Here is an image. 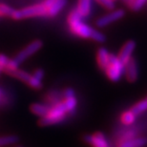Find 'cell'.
<instances>
[{
	"mask_svg": "<svg viewBox=\"0 0 147 147\" xmlns=\"http://www.w3.org/2000/svg\"><path fill=\"white\" fill-rule=\"evenodd\" d=\"M66 108L64 106L62 100H59L55 103L50 105V109L45 116L40 117L39 125L41 126H51L55 125L58 123L64 121V119L67 117Z\"/></svg>",
	"mask_w": 147,
	"mask_h": 147,
	"instance_id": "7a4b0ae2",
	"label": "cell"
},
{
	"mask_svg": "<svg viewBox=\"0 0 147 147\" xmlns=\"http://www.w3.org/2000/svg\"><path fill=\"white\" fill-rule=\"evenodd\" d=\"M47 16V7L42 3L28 6L20 10H14L11 16V18L14 20H21L31 17Z\"/></svg>",
	"mask_w": 147,
	"mask_h": 147,
	"instance_id": "277c9868",
	"label": "cell"
},
{
	"mask_svg": "<svg viewBox=\"0 0 147 147\" xmlns=\"http://www.w3.org/2000/svg\"><path fill=\"white\" fill-rule=\"evenodd\" d=\"M76 10L82 18H87L92 13L93 0H78Z\"/></svg>",
	"mask_w": 147,
	"mask_h": 147,
	"instance_id": "7c38bea8",
	"label": "cell"
},
{
	"mask_svg": "<svg viewBox=\"0 0 147 147\" xmlns=\"http://www.w3.org/2000/svg\"><path fill=\"white\" fill-rule=\"evenodd\" d=\"M14 9L6 4H0V16L11 17Z\"/></svg>",
	"mask_w": 147,
	"mask_h": 147,
	"instance_id": "7402d4cb",
	"label": "cell"
},
{
	"mask_svg": "<svg viewBox=\"0 0 147 147\" xmlns=\"http://www.w3.org/2000/svg\"><path fill=\"white\" fill-rule=\"evenodd\" d=\"M55 1H57V0H44V1H43V4L46 6L47 9H48L49 6L51 5V4H53V3H54Z\"/></svg>",
	"mask_w": 147,
	"mask_h": 147,
	"instance_id": "4316f807",
	"label": "cell"
},
{
	"mask_svg": "<svg viewBox=\"0 0 147 147\" xmlns=\"http://www.w3.org/2000/svg\"><path fill=\"white\" fill-rule=\"evenodd\" d=\"M147 144V139L144 137H131L122 139L117 147H144Z\"/></svg>",
	"mask_w": 147,
	"mask_h": 147,
	"instance_id": "8fae6325",
	"label": "cell"
},
{
	"mask_svg": "<svg viewBox=\"0 0 147 147\" xmlns=\"http://www.w3.org/2000/svg\"><path fill=\"white\" fill-rule=\"evenodd\" d=\"M136 119H137V115L131 109L124 111L120 115V121L124 125H132L133 123H135Z\"/></svg>",
	"mask_w": 147,
	"mask_h": 147,
	"instance_id": "2e32d148",
	"label": "cell"
},
{
	"mask_svg": "<svg viewBox=\"0 0 147 147\" xmlns=\"http://www.w3.org/2000/svg\"><path fill=\"white\" fill-rule=\"evenodd\" d=\"M137 44L134 40H128L127 42H125L123 44L122 48L120 49L119 54V58L121 60V62L124 64L127 63L129 60L133 57V54L136 50Z\"/></svg>",
	"mask_w": 147,
	"mask_h": 147,
	"instance_id": "9c48e42d",
	"label": "cell"
},
{
	"mask_svg": "<svg viewBox=\"0 0 147 147\" xmlns=\"http://www.w3.org/2000/svg\"><path fill=\"white\" fill-rule=\"evenodd\" d=\"M125 65L121 62L117 55L110 53L109 63L104 70L107 78L113 82H117L123 78L124 76Z\"/></svg>",
	"mask_w": 147,
	"mask_h": 147,
	"instance_id": "3957f363",
	"label": "cell"
},
{
	"mask_svg": "<svg viewBox=\"0 0 147 147\" xmlns=\"http://www.w3.org/2000/svg\"><path fill=\"white\" fill-rule=\"evenodd\" d=\"M16 147H22V146H16Z\"/></svg>",
	"mask_w": 147,
	"mask_h": 147,
	"instance_id": "4dcf8cb0",
	"label": "cell"
},
{
	"mask_svg": "<svg viewBox=\"0 0 147 147\" xmlns=\"http://www.w3.org/2000/svg\"><path fill=\"white\" fill-rule=\"evenodd\" d=\"M98 1L107 10H114L116 7L115 0H98Z\"/></svg>",
	"mask_w": 147,
	"mask_h": 147,
	"instance_id": "cb8c5ba5",
	"label": "cell"
},
{
	"mask_svg": "<svg viewBox=\"0 0 147 147\" xmlns=\"http://www.w3.org/2000/svg\"><path fill=\"white\" fill-rule=\"evenodd\" d=\"M18 69H19V64L17 63L13 58H10L8 61V63H7V66H6V68L4 70V73H6L9 76H13V74L16 73Z\"/></svg>",
	"mask_w": 147,
	"mask_h": 147,
	"instance_id": "d6986e66",
	"label": "cell"
},
{
	"mask_svg": "<svg viewBox=\"0 0 147 147\" xmlns=\"http://www.w3.org/2000/svg\"><path fill=\"white\" fill-rule=\"evenodd\" d=\"M50 109V105L47 103H40V102H36L33 103L30 106V110L34 115L36 116L42 117L48 113V111Z\"/></svg>",
	"mask_w": 147,
	"mask_h": 147,
	"instance_id": "9a60e30c",
	"label": "cell"
},
{
	"mask_svg": "<svg viewBox=\"0 0 147 147\" xmlns=\"http://www.w3.org/2000/svg\"><path fill=\"white\" fill-rule=\"evenodd\" d=\"M109 58L110 53L106 48L100 47L98 49V51H96V62H98V66L101 71H104L107 67L108 63H109Z\"/></svg>",
	"mask_w": 147,
	"mask_h": 147,
	"instance_id": "4fadbf2b",
	"label": "cell"
},
{
	"mask_svg": "<svg viewBox=\"0 0 147 147\" xmlns=\"http://www.w3.org/2000/svg\"><path fill=\"white\" fill-rule=\"evenodd\" d=\"M42 46H43V42L39 39H36V40L32 41L27 46L24 47L21 51H19L17 53L16 57H13V59L20 65L22 62H24L25 60H27L32 55H34L36 53L39 51V50L42 48Z\"/></svg>",
	"mask_w": 147,
	"mask_h": 147,
	"instance_id": "5b68a950",
	"label": "cell"
},
{
	"mask_svg": "<svg viewBox=\"0 0 147 147\" xmlns=\"http://www.w3.org/2000/svg\"><path fill=\"white\" fill-rule=\"evenodd\" d=\"M9 58L7 55H4V54H0V72H4V70L7 66V63L9 61Z\"/></svg>",
	"mask_w": 147,
	"mask_h": 147,
	"instance_id": "d4e9b609",
	"label": "cell"
},
{
	"mask_svg": "<svg viewBox=\"0 0 147 147\" xmlns=\"http://www.w3.org/2000/svg\"><path fill=\"white\" fill-rule=\"evenodd\" d=\"M62 101L68 115H74L78 109V98L73 88H66L62 93Z\"/></svg>",
	"mask_w": 147,
	"mask_h": 147,
	"instance_id": "52a82bcc",
	"label": "cell"
},
{
	"mask_svg": "<svg viewBox=\"0 0 147 147\" xmlns=\"http://www.w3.org/2000/svg\"><path fill=\"white\" fill-rule=\"evenodd\" d=\"M83 140L91 147H111L109 140L101 132H96V133L86 135Z\"/></svg>",
	"mask_w": 147,
	"mask_h": 147,
	"instance_id": "ba28073f",
	"label": "cell"
},
{
	"mask_svg": "<svg viewBox=\"0 0 147 147\" xmlns=\"http://www.w3.org/2000/svg\"><path fill=\"white\" fill-rule=\"evenodd\" d=\"M131 110L134 112L135 114L137 115V116H139V115L144 113V112L147 111V102L144 98L142 99V100L138 101L136 104H134L133 106H132Z\"/></svg>",
	"mask_w": 147,
	"mask_h": 147,
	"instance_id": "ac0fdd59",
	"label": "cell"
},
{
	"mask_svg": "<svg viewBox=\"0 0 147 147\" xmlns=\"http://www.w3.org/2000/svg\"><path fill=\"white\" fill-rule=\"evenodd\" d=\"M67 4V0H57L53 4H51L47 9V16L48 17H55L57 16L63 8Z\"/></svg>",
	"mask_w": 147,
	"mask_h": 147,
	"instance_id": "5bb4252c",
	"label": "cell"
},
{
	"mask_svg": "<svg viewBox=\"0 0 147 147\" xmlns=\"http://www.w3.org/2000/svg\"><path fill=\"white\" fill-rule=\"evenodd\" d=\"M139 65H138L137 60L134 57H132L127 63L125 64V70H124V75L126 79L133 83V82L137 81V79L139 78Z\"/></svg>",
	"mask_w": 147,
	"mask_h": 147,
	"instance_id": "30bf717a",
	"label": "cell"
},
{
	"mask_svg": "<svg viewBox=\"0 0 147 147\" xmlns=\"http://www.w3.org/2000/svg\"><path fill=\"white\" fill-rule=\"evenodd\" d=\"M18 142V137L14 135H7V136L0 137V147L13 145Z\"/></svg>",
	"mask_w": 147,
	"mask_h": 147,
	"instance_id": "e0dca14e",
	"label": "cell"
},
{
	"mask_svg": "<svg viewBox=\"0 0 147 147\" xmlns=\"http://www.w3.org/2000/svg\"><path fill=\"white\" fill-rule=\"evenodd\" d=\"M27 85L34 90H40L41 88L43 87L42 80L36 78L34 75H31L30 78H29V80L27 81Z\"/></svg>",
	"mask_w": 147,
	"mask_h": 147,
	"instance_id": "ffe728a7",
	"label": "cell"
},
{
	"mask_svg": "<svg viewBox=\"0 0 147 147\" xmlns=\"http://www.w3.org/2000/svg\"><path fill=\"white\" fill-rule=\"evenodd\" d=\"M147 3V0H133L131 4V10L135 11H140Z\"/></svg>",
	"mask_w": 147,
	"mask_h": 147,
	"instance_id": "603a6c76",
	"label": "cell"
},
{
	"mask_svg": "<svg viewBox=\"0 0 147 147\" xmlns=\"http://www.w3.org/2000/svg\"><path fill=\"white\" fill-rule=\"evenodd\" d=\"M144 99H145V100H146V102H147V98H145Z\"/></svg>",
	"mask_w": 147,
	"mask_h": 147,
	"instance_id": "f1b7e54d",
	"label": "cell"
},
{
	"mask_svg": "<svg viewBox=\"0 0 147 147\" xmlns=\"http://www.w3.org/2000/svg\"><path fill=\"white\" fill-rule=\"evenodd\" d=\"M33 75L36 76V78L40 79V80H42L44 78V76H45V72H44V70L42 68H37L36 70H34V72L33 73Z\"/></svg>",
	"mask_w": 147,
	"mask_h": 147,
	"instance_id": "484cf974",
	"label": "cell"
},
{
	"mask_svg": "<svg viewBox=\"0 0 147 147\" xmlns=\"http://www.w3.org/2000/svg\"><path fill=\"white\" fill-rule=\"evenodd\" d=\"M1 74H2V72H0V76H1Z\"/></svg>",
	"mask_w": 147,
	"mask_h": 147,
	"instance_id": "f546056e",
	"label": "cell"
},
{
	"mask_svg": "<svg viewBox=\"0 0 147 147\" xmlns=\"http://www.w3.org/2000/svg\"><path fill=\"white\" fill-rule=\"evenodd\" d=\"M125 16V11L122 9H117V10H112L110 13H108L104 16H100L99 18L96 19V25L98 28H104L109 26L112 23L119 21L122 19Z\"/></svg>",
	"mask_w": 147,
	"mask_h": 147,
	"instance_id": "8992f818",
	"label": "cell"
},
{
	"mask_svg": "<svg viewBox=\"0 0 147 147\" xmlns=\"http://www.w3.org/2000/svg\"><path fill=\"white\" fill-rule=\"evenodd\" d=\"M13 76L17 78V79H19V80L25 82V83H27V81L29 80V78H30V76H31V74H29L26 71H23V70L18 69L16 73L13 74Z\"/></svg>",
	"mask_w": 147,
	"mask_h": 147,
	"instance_id": "44dd1931",
	"label": "cell"
},
{
	"mask_svg": "<svg viewBox=\"0 0 147 147\" xmlns=\"http://www.w3.org/2000/svg\"><path fill=\"white\" fill-rule=\"evenodd\" d=\"M0 98H1V90H0Z\"/></svg>",
	"mask_w": 147,
	"mask_h": 147,
	"instance_id": "83f0119b",
	"label": "cell"
},
{
	"mask_svg": "<svg viewBox=\"0 0 147 147\" xmlns=\"http://www.w3.org/2000/svg\"><path fill=\"white\" fill-rule=\"evenodd\" d=\"M67 22H68L71 33L76 36L83 38V39H91L98 43H103L106 41V36L99 31L92 28L87 23H85L83 18L79 16L76 9L70 11Z\"/></svg>",
	"mask_w": 147,
	"mask_h": 147,
	"instance_id": "6da1fadb",
	"label": "cell"
}]
</instances>
